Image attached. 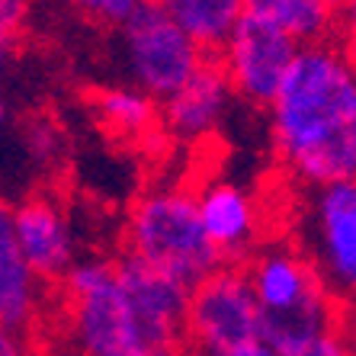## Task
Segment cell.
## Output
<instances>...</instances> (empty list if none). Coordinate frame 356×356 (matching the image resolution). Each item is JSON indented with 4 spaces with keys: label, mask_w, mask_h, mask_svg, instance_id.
<instances>
[{
    "label": "cell",
    "mask_w": 356,
    "mask_h": 356,
    "mask_svg": "<svg viewBox=\"0 0 356 356\" xmlns=\"http://www.w3.org/2000/svg\"><path fill=\"white\" fill-rule=\"evenodd\" d=\"M83 356H174L186 343V286L129 257L77 260L61 280Z\"/></svg>",
    "instance_id": "cell-1"
},
{
    "label": "cell",
    "mask_w": 356,
    "mask_h": 356,
    "mask_svg": "<svg viewBox=\"0 0 356 356\" xmlns=\"http://www.w3.org/2000/svg\"><path fill=\"white\" fill-rule=\"evenodd\" d=\"M270 106L276 154L298 180H353L356 174V74L347 49L324 39L298 45Z\"/></svg>",
    "instance_id": "cell-2"
},
{
    "label": "cell",
    "mask_w": 356,
    "mask_h": 356,
    "mask_svg": "<svg viewBox=\"0 0 356 356\" xmlns=\"http://www.w3.org/2000/svg\"><path fill=\"white\" fill-rule=\"evenodd\" d=\"M244 273L260 308V340L276 353L340 331V298L331 296L302 250L289 244L257 248Z\"/></svg>",
    "instance_id": "cell-3"
},
{
    "label": "cell",
    "mask_w": 356,
    "mask_h": 356,
    "mask_svg": "<svg viewBox=\"0 0 356 356\" xmlns=\"http://www.w3.org/2000/svg\"><path fill=\"white\" fill-rule=\"evenodd\" d=\"M129 257L154 266L180 286H196L222 266L196 212V196L180 186H158L132 206L125 225Z\"/></svg>",
    "instance_id": "cell-4"
},
{
    "label": "cell",
    "mask_w": 356,
    "mask_h": 356,
    "mask_svg": "<svg viewBox=\"0 0 356 356\" xmlns=\"http://www.w3.org/2000/svg\"><path fill=\"white\" fill-rule=\"evenodd\" d=\"M119 29L125 74L132 77V87L145 90L151 99L170 97L206 61L202 49L151 0H145Z\"/></svg>",
    "instance_id": "cell-5"
},
{
    "label": "cell",
    "mask_w": 356,
    "mask_h": 356,
    "mask_svg": "<svg viewBox=\"0 0 356 356\" xmlns=\"http://www.w3.org/2000/svg\"><path fill=\"white\" fill-rule=\"evenodd\" d=\"M183 337L206 356H228L234 347L260 337V308L241 266L222 264L190 286Z\"/></svg>",
    "instance_id": "cell-6"
},
{
    "label": "cell",
    "mask_w": 356,
    "mask_h": 356,
    "mask_svg": "<svg viewBox=\"0 0 356 356\" xmlns=\"http://www.w3.org/2000/svg\"><path fill=\"white\" fill-rule=\"evenodd\" d=\"M312 254L318 276L334 298H350L356 286V183L337 180L318 186L308 212Z\"/></svg>",
    "instance_id": "cell-7"
},
{
    "label": "cell",
    "mask_w": 356,
    "mask_h": 356,
    "mask_svg": "<svg viewBox=\"0 0 356 356\" xmlns=\"http://www.w3.org/2000/svg\"><path fill=\"white\" fill-rule=\"evenodd\" d=\"M222 49V71L232 83L234 97L254 106H266L289 71L298 45L286 33L260 23L254 17H241Z\"/></svg>",
    "instance_id": "cell-8"
},
{
    "label": "cell",
    "mask_w": 356,
    "mask_h": 356,
    "mask_svg": "<svg viewBox=\"0 0 356 356\" xmlns=\"http://www.w3.org/2000/svg\"><path fill=\"white\" fill-rule=\"evenodd\" d=\"M13 238L39 282H61L77 264V234L67 212L51 199H26L13 206Z\"/></svg>",
    "instance_id": "cell-9"
},
{
    "label": "cell",
    "mask_w": 356,
    "mask_h": 356,
    "mask_svg": "<svg viewBox=\"0 0 356 356\" xmlns=\"http://www.w3.org/2000/svg\"><path fill=\"white\" fill-rule=\"evenodd\" d=\"M196 212L209 244L216 248L222 264L248 260L260 241V212L257 202L238 183H209L196 196Z\"/></svg>",
    "instance_id": "cell-10"
},
{
    "label": "cell",
    "mask_w": 356,
    "mask_h": 356,
    "mask_svg": "<svg viewBox=\"0 0 356 356\" xmlns=\"http://www.w3.org/2000/svg\"><path fill=\"white\" fill-rule=\"evenodd\" d=\"M234 103V90L222 65H202L186 83H180L170 97H164V122L183 141L209 138L222 129Z\"/></svg>",
    "instance_id": "cell-11"
},
{
    "label": "cell",
    "mask_w": 356,
    "mask_h": 356,
    "mask_svg": "<svg viewBox=\"0 0 356 356\" xmlns=\"http://www.w3.org/2000/svg\"><path fill=\"white\" fill-rule=\"evenodd\" d=\"M42 308V282L26 266L13 238V206L0 196V324L29 327Z\"/></svg>",
    "instance_id": "cell-12"
},
{
    "label": "cell",
    "mask_w": 356,
    "mask_h": 356,
    "mask_svg": "<svg viewBox=\"0 0 356 356\" xmlns=\"http://www.w3.org/2000/svg\"><path fill=\"white\" fill-rule=\"evenodd\" d=\"M244 17L286 33L296 45L331 39L337 23L334 0H244Z\"/></svg>",
    "instance_id": "cell-13"
},
{
    "label": "cell",
    "mask_w": 356,
    "mask_h": 356,
    "mask_svg": "<svg viewBox=\"0 0 356 356\" xmlns=\"http://www.w3.org/2000/svg\"><path fill=\"white\" fill-rule=\"evenodd\" d=\"M199 49H218L244 17V0H151Z\"/></svg>",
    "instance_id": "cell-14"
},
{
    "label": "cell",
    "mask_w": 356,
    "mask_h": 356,
    "mask_svg": "<svg viewBox=\"0 0 356 356\" xmlns=\"http://www.w3.org/2000/svg\"><path fill=\"white\" fill-rule=\"evenodd\" d=\"M93 106L109 132L125 135V138H141L158 119L154 99L138 87H106V90H99Z\"/></svg>",
    "instance_id": "cell-15"
},
{
    "label": "cell",
    "mask_w": 356,
    "mask_h": 356,
    "mask_svg": "<svg viewBox=\"0 0 356 356\" xmlns=\"http://www.w3.org/2000/svg\"><path fill=\"white\" fill-rule=\"evenodd\" d=\"M67 3H71L77 13H83L87 19H93V23L122 26L145 0H67Z\"/></svg>",
    "instance_id": "cell-16"
},
{
    "label": "cell",
    "mask_w": 356,
    "mask_h": 356,
    "mask_svg": "<svg viewBox=\"0 0 356 356\" xmlns=\"http://www.w3.org/2000/svg\"><path fill=\"white\" fill-rule=\"evenodd\" d=\"M280 356H353V353H350L347 337L340 331H334V334H324V337L305 343V347L289 350V353H280Z\"/></svg>",
    "instance_id": "cell-17"
},
{
    "label": "cell",
    "mask_w": 356,
    "mask_h": 356,
    "mask_svg": "<svg viewBox=\"0 0 356 356\" xmlns=\"http://www.w3.org/2000/svg\"><path fill=\"white\" fill-rule=\"evenodd\" d=\"M0 356H39V350L33 337L26 334V327L0 324Z\"/></svg>",
    "instance_id": "cell-18"
},
{
    "label": "cell",
    "mask_w": 356,
    "mask_h": 356,
    "mask_svg": "<svg viewBox=\"0 0 356 356\" xmlns=\"http://www.w3.org/2000/svg\"><path fill=\"white\" fill-rule=\"evenodd\" d=\"M29 13V0H0V26L17 33Z\"/></svg>",
    "instance_id": "cell-19"
},
{
    "label": "cell",
    "mask_w": 356,
    "mask_h": 356,
    "mask_svg": "<svg viewBox=\"0 0 356 356\" xmlns=\"http://www.w3.org/2000/svg\"><path fill=\"white\" fill-rule=\"evenodd\" d=\"M228 356H280L266 340H248V343H241V347H234Z\"/></svg>",
    "instance_id": "cell-20"
},
{
    "label": "cell",
    "mask_w": 356,
    "mask_h": 356,
    "mask_svg": "<svg viewBox=\"0 0 356 356\" xmlns=\"http://www.w3.org/2000/svg\"><path fill=\"white\" fill-rule=\"evenodd\" d=\"M13 35H17V33H10V29H3V26H0V71H3V65H7V58H10Z\"/></svg>",
    "instance_id": "cell-21"
},
{
    "label": "cell",
    "mask_w": 356,
    "mask_h": 356,
    "mask_svg": "<svg viewBox=\"0 0 356 356\" xmlns=\"http://www.w3.org/2000/svg\"><path fill=\"white\" fill-rule=\"evenodd\" d=\"M174 356H206V353H202V350H196V347H190V343H183Z\"/></svg>",
    "instance_id": "cell-22"
},
{
    "label": "cell",
    "mask_w": 356,
    "mask_h": 356,
    "mask_svg": "<svg viewBox=\"0 0 356 356\" xmlns=\"http://www.w3.org/2000/svg\"><path fill=\"white\" fill-rule=\"evenodd\" d=\"M3 125H7V103L0 99V132H3Z\"/></svg>",
    "instance_id": "cell-23"
},
{
    "label": "cell",
    "mask_w": 356,
    "mask_h": 356,
    "mask_svg": "<svg viewBox=\"0 0 356 356\" xmlns=\"http://www.w3.org/2000/svg\"><path fill=\"white\" fill-rule=\"evenodd\" d=\"M334 3H347V0H334Z\"/></svg>",
    "instance_id": "cell-24"
}]
</instances>
